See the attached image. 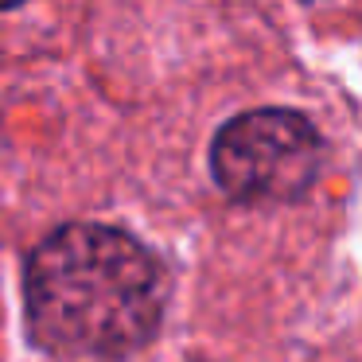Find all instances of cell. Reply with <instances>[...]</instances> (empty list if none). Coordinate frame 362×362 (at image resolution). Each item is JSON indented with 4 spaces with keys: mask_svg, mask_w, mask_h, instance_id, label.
<instances>
[{
    "mask_svg": "<svg viewBox=\"0 0 362 362\" xmlns=\"http://www.w3.org/2000/svg\"><path fill=\"white\" fill-rule=\"evenodd\" d=\"M168 273L129 230L66 222L24 261L28 335L59 358H125L156 339Z\"/></svg>",
    "mask_w": 362,
    "mask_h": 362,
    "instance_id": "6da1fadb",
    "label": "cell"
},
{
    "mask_svg": "<svg viewBox=\"0 0 362 362\" xmlns=\"http://www.w3.org/2000/svg\"><path fill=\"white\" fill-rule=\"evenodd\" d=\"M320 129L296 110H250L230 117L211 141V180L242 206L300 203L320 180Z\"/></svg>",
    "mask_w": 362,
    "mask_h": 362,
    "instance_id": "7a4b0ae2",
    "label": "cell"
},
{
    "mask_svg": "<svg viewBox=\"0 0 362 362\" xmlns=\"http://www.w3.org/2000/svg\"><path fill=\"white\" fill-rule=\"evenodd\" d=\"M0 4H4V12H12V8H20L24 0H0Z\"/></svg>",
    "mask_w": 362,
    "mask_h": 362,
    "instance_id": "3957f363",
    "label": "cell"
},
{
    "mask_svg": "<svg viewBox=\"0 0 362 362\" xmlns=\"http://www.w3.org/2000/svg\"><path fill=\"white\" fill-rule=\"evenodd\" d=\"M304 4H315V0H304Z\"/></svg>",
    "mask_w": 362,
    "mask_h": 362,
    "instance_id": "277c9868",
    "label": "cell"
}]
</instances>
